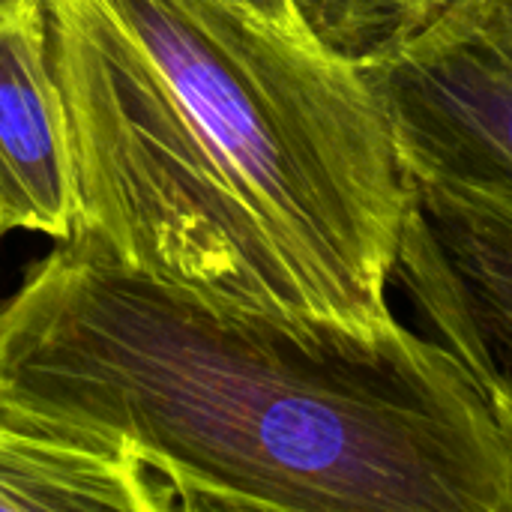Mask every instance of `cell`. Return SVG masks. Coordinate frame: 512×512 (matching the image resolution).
I'll use <instances>...</instances> for the list:
<instances>
[{"mask_svg":"<svg viewBox=\"0 0 512 512\" xmlns=\"http://www.w3.org/2000/svg\"><path fill=\"white\" fill-rule=\"evenodd\" d=\"M75 237L213 309L381 330L411 183L366 69L219 0H42Z\"/></svg>","mask_w":512,"mask_h":512,"instance_id":"1","label":"cell"},{"mask_svg":"<svg viewBox=\"0 0 512 512\" xmlns=\"http://www.w3.org/2000/svg\"><path fill=\"white\" fill-rule=\"evenodd\" d=\"M0 405L186 512H512L510 441L435 336L222 312L78 237L0 297Z\"/></svg>","mask_w":512,"mask_h":512,"instance_id":"2","label":"cell"},{"mask_svg":"<svg viewBox=\"0 0 512 512\" xmlns=\"http://www.w3.org/2000/svg\"><path fill=\"white\" fill-rule=\"evenodd\" d=\"M366 75L408 183L512 225V0H465Z\"/></svg>","mask_w":512,"mask_h":512,"instance_id":"3","label":"cell"},{"mask_svg":"<svg viewBox=\"0 0 512 512\" xmlns=\"http://www.w3.org/2000/svg\"><path fill=\"white\" fill-rule=\"evenodd\" d=\"M393 279L480 384L512 447V225L411 186Z\"/></svg>","mask_w":512,"mask_h":512,"instance_id":"4","label":"cell"},{"mask_svg":"<svg viewBox=\"0 0 512 512\" xmlns=\"http://www.w3.org/2000/svg\"><path fill=\"white\" fill-rule=\"evenodd\" d=\"M78 198L66 111L42 0H0V240L75 237Z\"/></svg>","mask_w":512,"mask_h":512,"instance_id":"5","label":"cell"},{"mask_svg":"<svg viewBox=\"0 0 512 512\" xmlns=\"http://www.w3.org/2000/svg\"><path fill=\"white\" fill-rule=\"evenodd\" d=\"M171 512L177 501L138 456L0 405V512Z\"/></svg>","mask_w":512,"mask_h":512,"instance_id":"6","label":"cell"},{"mask_svg":"<svg viewBox=\"0 0 512 512\" xmlns=\"http://www.w3.org/2000/svg\"><path fill=\"white\" fill-rule=\"evenodd\" d=\"M462 3L465 0H294L312 39L360 69L390 60Z\"/></svg>","mask_w":512,"mask_h":512,"instance_id":"7","label":"cell"},{"mask_svg":"<svg viewBox=\"0 0 512 512\" xmlns=\"http://www.w3.org/2000/svg\"><path fill=\"white\" fill-rule=\"evenodd\" d=\"M219 3H225L228 9L243 12V15H249V18H255V21H261L267 27H276L279 33L315 42L312 33L306 30L300 12H297L294 0H219Z\"/></svg>","mask_w":512,"mask_h":512,"instance_id":"8","label":"cell"}]
</instances>
